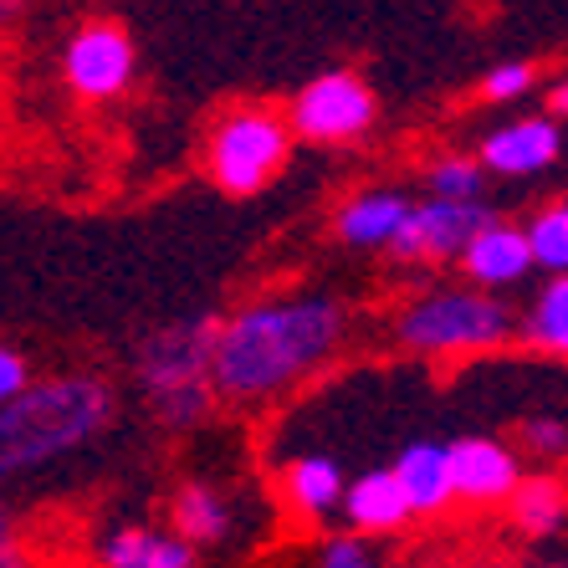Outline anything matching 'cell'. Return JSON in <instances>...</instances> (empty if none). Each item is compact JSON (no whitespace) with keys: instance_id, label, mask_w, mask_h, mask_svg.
<instances>
[{"instance_id":"7a4b0ae2","label":"cell","mask_w":568,"mask_h":568,"mask_svg":"<svg viewBox=\"0 0 568 568\" xmlns=\"http://www.w3.org/2000/svg\"><path fill=\"white\" fill-rule=\"evenodd\" d=\"M108 410H113V395L98 379L27 384L16 399H6V415H0V462L6 471H27L52 456H67L103 430Z\"/></svg>"},{"instance_id":"8992f818","label":"cell","mask_w":568,"mask_h":568,"mask_svg":"<svg viewBox=\"0 0 568 568\" xmlns=\"http://www.w3.org/2000/svg\"><path fill=\"white\" fill-rule=\"evenodd\" d=\"M215 338H221V323H211V317H190V323H174V328H159L139 348V379L154 395L190 379H215Z\"/></svg>"},{"instance_id":"44dd1931","label":"cell","mask_w":568,"mask_h":568,"mask_svg":"<svg viewBox=\"0 0 568 568\" xmlns=\"http://www.w3.org/2000/svg\"><path fill=\"white\" fill-rule=\"evenodd\" d=\"M205 384H215V379H190V384H174V389H159L154 395L159 415H164L170 425H190L195 415H205V399H211Z\"/></svg>"},{"instance_id":"d4e9b609","label":"cell","mask_w":568,"mask_h":568,"mask_svg":"<svg viewBox=\"0 0 568 568\" xmlns=\"http://www.w3.org/2000/svg\"><path fill=\"white\" fill-rule=\"evenodd\" d=\"M523 440H528V446L538 450V456H564V450H568V430H564V420H528Z\"/></svg>"},{"instance_id":"ffe728a7","label":"cell","mask_w":568,"mask_h":568,"mask_svg":"<svg viewBox=\"0 0 568 568\" xmlns=\"http://www.w3.org/2000/svg\"><path fill=\"white\" fill-rule=\"evenodd\" d=\"M430 195L476 200L481 195V164L476 159H440V164H430Z\"/></svg>"},{"instance_id":"4fadbf2b","label":"cell","mask_w":568,"mask_h":568,"mask_svg":"<svg viewBox=\"0 0 568 568\" xmlns=\"http://www.w3.org/2000/svg\"><path fill=\"white\" fill-rule=\"evenodd\" d=\"M344 513L358 532H395L415 507L395 471H364L354 487L344 491Z\"/></svg>"},{"instance_id":"3957f363","label":"cell","mask_w":568,"mask_h":568,"mask_svg":"<svg viewBox=\"0 0 568 568\" xmlns=\"http://www.w3.org/2000/svg\"><path fill=\"white\" fill-rule=\"evenodd\" d=\"M399 344L420 354H481V348L507 344L513 313L497 297L476 292H436L425 303L399 313Z\"/></svg>"},{"instance_id":"2e32d148","label":"cell","mask_w":568,"mask_h":568,"mask_svg":"<svg viewBox=\"0 0 568 568\" xmlns=\"http://www.w3.org/2000/svg\"><path fill=\"white\" fill-rule=\"evenodd\" d=\"M568 513V491L558 487L554 476H532V481H517L513 491V517L517 528L532 532V538H542V532H554L558 523H564Z\"/></svg>"},{"instance_id":"30bf717a","label":"cell","mask_w":568,"mask_h":568,"mask_svg":"<svg viewBox=\"0 0 568 568\" xmlns=\"http://www.w3.org/2000/svg\"><path fill=\"white\" fill-rule=\"evenodd\" d=\"M532 262H538V256H532V236L517 231V225H503V221H487L462 252L466 277L481 282V287H507V282H517Z\"/></svg>"},{"instance_id":"6da1fadb","label":"cell","mask_w":568,"mask_h":568,"mask_svg":"<svg viewBox=\"0 0 568 568\" xmlns=\"http://www.w3.org/2000/svg\"><path fill=\"white\" fill-rule=\"evenodd\" d=\"M344 338V317L328 297L256 303L221 323L215 389L231 399H272L323 364Z\"/></svg>"},{"instance_id":"d6986e66","label":"cell","mask_w":568,"mask_h":568,"mask_svg":"<svg viewBox=\"0 0 568 568\" xmlns=\"http://www.w3.org/2000/svg\"><path fill=\"white\" fill-rule=\"evenodd\" d=\"M528 236H532V256H538V266H548V272H568V200H558V205H548V211L532 215Z\"/></svg>"},{"instance_id":"277c9868","label":"cell","mask_w":568,"mask_h":568,"mask_svg":"<svg viewBox=\"0 0 568 568\" xmlns=\"http://www.w3.org/2000/svg\"><path fill=\"white\" fill-rule=\"evenodd\" d=\"M287 159V123L266 108H241L225 113L211 133V174L231 195L262 190Z\"/></svg>"},{"instance_id":"cb8c5ba5","label":"cell","mask_w":568,"mask_h":568,"mask_svg":"<svg viewBox=\"0 0 568 568\" xmlns=\"http://www.w3.org/2000/svg\"><path fill=\"white\" fill-rule=\"evenodd\" d=\"M317 558H323V568H369L374 564L364 538H328L317 548Z\"/></svg>"},{"instance_id":"7c38bea8","label":"cell","mask_w":568,"mask_h":568,"mask_svg":"<svg viewBox=\"0 0 568 568\" xmlns=\"http://www.w3.org/2000/svg\"><path fill=\"white\" fill-rule=\"evenodd\" d=\"M395 476L410 491V507L420 517H436L450 507L456 497V471H450V446H436V440H415L405 456L395 462Z\"/></svg>"},{"instance_id":"ac0fdd59","label":"cell","mask_w":568,"mask_h":568,"mask_svg":"<svg viewBox=\"0 0 568 568\" xmlns=\"http://www.w3.org/2000/svg\"><path fill=\"white\" fill-rule=\"evenodd\" d=\"M174 528L185 532L190 542H215V538H225L231 517H225V503L211 487H185L174 497Z\"/></svg>"},{"instance_id":"5b68a950","label":"cell","mask_w":568,"mask_h":568,"mask_svg":"<svg viewBox=\"0 0 568 568\" xmlns=\"http://www.w3.org/2000/svg\"><path fill=\"white\" fill-rule=\"evenodd\" d=\"M374 123V93L354 72H328V78L307 82L297 103H292V129L317 144H338V139H358Z\"/></svg>"},{"instance_id":"ba28073f","label":"cell","mask_w":568,"mask_h":568,"mask_svg":"<svg viewBox=\"0 0 568 568\" xmlns=\"http://www.w3.org/2000/svg\"><path fill=\"white\" fill-rule=\"evenodd\" d=\"M72 93L82 98H119L133 78V47L119 27L108 21H93L82 27L78 37L67 41V62H62Z\"/></svg>"},{"instance_id":"9c48e42d","label":"cell","mask_w":568,"mask_h":568,"mask_svg":"<svg viewBox=\"0 0 568 568\" xmlns=\"http://www.w3.org/2000/svg\"><path fill=\"white\" fill-rule=\"evenodd\" d=\"M450 471H456V497L466 503H513L517 491V462L513 450L497 446V440L466 436L450 446Z\"/></svg>"},{"instance_id":"9a60e30c","label":"cell","mask_w":568,"mask_h":568,"mask_svg":"<svg viewBox=\"0 0 568 568\" xmlns=\"http://www.w3.org/2000/svg\"><path fill=\"white\" fill-rule=\"evenodd\" d=\"M344 476H338V462L328 456H303V462L287 471V503L303 517H323L333 507H344Z\"/></svg>"},{"instance_id":"e0dca14e","label":"cell","mask_w":568,"mask_h":568,"mask_svg":"<svg viewBox=\"0 0 568 568\" xmlns=\"http://www.w3.org/2000/svg\"><path fill=\"white\" fill-rule=\"evenodd\" d=\"M528 344L568 358V272H558V282L538 292V303L528 313Z\"/></svg>"},{"instance_id":"7402d4cb","label":"cell","mask_w":568,"mask_h":568,"mask_svg":"<svg viewBox=\"0 0 568 568\" xmlns=\"http://www.w3.org/2000/svg\"><path fill=\"white\" fill-rule=\"evenodd\" d=\"M154 542H159V532H144V528L113 532V538L103 542V564H113V568H154Z\"/></svg>"},{"instance_id":"5bb4252c","label":"cell","mask_w":568,"mask_h":568,"mask_svg":"<svg viewBox=\"0 0 568 568\" xmlns=\"http://www.w3.org/2000/svg\"><path fill=\"white\" fill-rule=\"evenodd\" d=\"M415 205H405L399 195H389V190H374V195H358L344 205V215H338V236L348 241V246H395L399 225L410 221Z\"/></svg>"},{"instance_id":"8fae6325","label":"cell","mask_w":568,"mask_h":568,"mask_svg":"<svg viewBox=\"0 0 568 568\" xmlns=\"http://www.w3.org/2000/svg\"><path fill=\"white\" fill-rule=\"evenodd\" d=\"M558 159V129L548 119L507 123V129L487 133L481 144V164L497 174H538Z\"/></svg>"},{"instance_id":"484cf974","label":"cell","mask_w":568,"mask_h":568,"mask_svg":"<svg viewBox=\"0 0 568 568\" xmlns=\"http://www.w3.org/2000/svg\"><path fill=\"white\" fill-rule=\"evenodd\" d=\"M21 389H27V364H21L16 348H6L0 354V399H16Z\"/></svg>"},{"instance_id":"603a6c76","label":"cell","mask_w":568,"mask_h":568,"mask_svg":"<svg viewBox=\"0 0 568 568\" xmlns=\"http://www.w3.org/2000/svg\"><path fill=\"white\" fill-rule=\"evenodd\" d=\"M528 88H532V67L528 62L497 67V72H487V82H481V93L497 98V103H507V98H523Z\"/></svg>"},{"instance_id":"52a82bcc","label":"cell","mask_w":568,"mask_h":568,"mask_svg":"<svg viewBox=\"0 0 568 568\" xmlns=\"http://www.w3.org/2000/svg\"><path fill=\"white\" fill-rule=\"evenodd\" d=\"M487 205L476 200H450V195H430L425 205H415L410 221L399 225V236L389 252L399 262H430V256H456L466 252V241L487 225Z\"/></svg>"},{"instance_id":"4316f807","label":"cell","mask_w":568,"mask_h":568,"mask_svg":"<svg viewBox=\"0 0 568 568\" xmlns=\"http://www.w3.org/2000/svg\"><path fill=\"white\" fill-rule=\"evenodd\" d=\"M548 108H554V113H568V88H558V93L548 98Z\"/></svg>"}]
</instances>
